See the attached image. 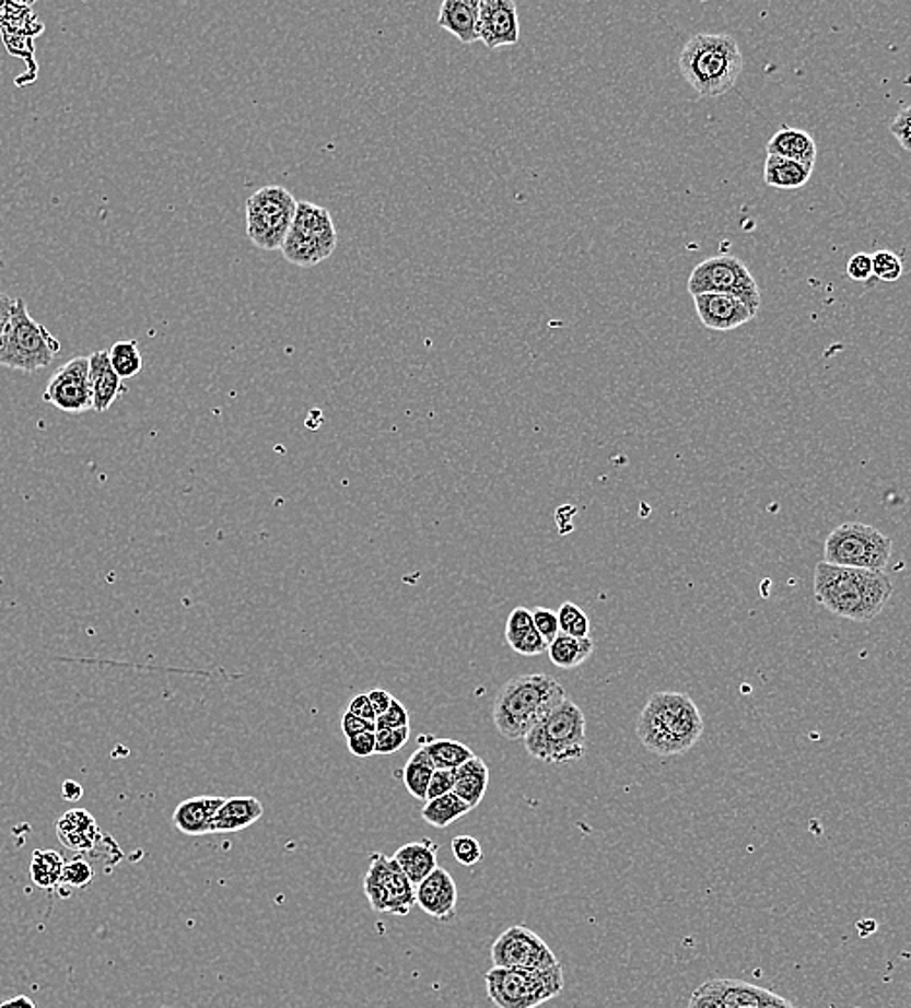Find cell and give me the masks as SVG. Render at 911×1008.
<instances>
[{
    "instance_id": "4fadbf2b",
    "label": "cell",
    "mask_w": 911,
    "mask_h": 1008,
    "mask_svg": "<svg viewBox=\"0 0 911 1008\" xmlns=\"http://www.w3.org/2000/svg\"><path fill=\"white\" fill-rule=\"evenodd\" d=\"M689 1008H795L790 1000L739 980H710L690 997Z\"/></svg>"
},
{
    "instance_id": "7402d4cb",
    "label": "cell",
    "mask_w": 911,
    "mask_h": 1008,
    "mask_svg": "<svg viewBox=\"0 0 911 1008\" xmlns=\"http://www.w3.org/2000/svg\"><path fill=\"white\" fill-rule=\"evenodd\" d=\"M479 0H444L439 9V26L458 37L462 44H476Z\"/></svg>"
},
{
    "instance_id": "9c48e42d",
    "label": "cell",
    "mask_w": 911,
    "mask_h": 1008,
    "mask_svg": "<svg viewBox=\"0 0 911 1008\" xmlns=\"http://www.w3.org/2000/svg\"><path fill=\"white\" fill-rule=\"evenodd\" d=\"M336 247L338 231L330 212L323 206L313 204L307 200L297 202L295 220L291 223L290 233L281 247L285 260H290L291 265L311 268L330 257Z\"/></svg>"
},
{
    "instance_id": "30bf717a",
    "label": "cell",
    "mask_w": 911,
    "mask_h": 1008,
    "mask_svg": "<svg viewBox=\"0 0 911 1008\" xmlns=\"http://www.w3.org/2000/svg\"><path fill=\"white\" fill-rule=\"evenodd\" d=\"M297 200L280 185L256 190L247 200V235L256 247L281 250L295 220Z\"/></svg>"
},
{
    "instance_id": "b9f144b4",
    "label": "cell",
    "mask_w": 911,
    "mask_h": 1008,
    "mask_svg": "<svg viewBox=\"0 0 911 1008\" xmlns=\"http://www.w3.org/2000/svg\"><path fill=\"white\" fill-rule=\"evenodd\" d=\"M452 792H454V770H435L429 789H427V801H433L436 797H443Z\"/></svg>"
},
{
    "instance_id": "ac0fdd59",
    "label": "cell",
    "mask_w": 911,
    "mask_h": 1008,
    "mask_svg": "<svg viewBox=\"0 0 911 1008\" xmlns=\"http://www.w3.org/2000/svg\"><path fill=\"white\" fill-rule=\"evenodd\" d=\"M458 904V887L452 879L451 872L436 867L421 884L416 887V906L421 907L427 915L446 922L456 912Z\"/></svg>"
},
{
    "instance_id": "74e56055",
    "label": "cell",
    "mask_w": 911,
    "mask_h": 1008,
    "mask_svg": "<svg viewBox=\"0 0 911 1008\" xmlns=\"http://www.w3.org/2000/svg\"><path fill=\"white\" fill-rule=\"evenodd\" d=\"M452 855L464 867H474L483 859V847L477 837L456 836L451 844Z\"/></svg>"
},
{
    "instance_id": "d6a6232c",
    "label": "cell",
    "mask_w": 911,
    "mask_h": 1008,
    "mask_svg": "<svg viewBox=\"0 0 911 1008\" xmlns=\"http://www.w3.org/2000/svg\"><path fill=\"white\" fill-rule=\"evenodd\" d=\"M109 361H112L113 368H115V373L120 378H132L144 367V361H142L138 343L135 340L115 343L109 350Z\"/></svg>"
},
{
    "instance_id": "d6986e66",
    "label": "cell",
    "mask_w": 911,
    "mask_h": 1008,
    "mask_svg": "<svg viewBox=\"0 0 911 1008\" xmlns=\"http://www.w3.org/2000/svg\"><path fill=\"white\" fill-rule=\"evenodd\" d=\"M57 836L65 847L77 854H90L102 840V830L84 809H70L57 822Z\"/></svg>"
},
{
    "instance_id": "d4e9b609",
    "label": "cell",
    "mask_w": 911,
    "mask_h": 1008,
    "mask_svg": "<svg viewBox=\"0 0 911 1008\" xmlns=\"http://www.w3.org/2000/svg\"><path fill=\"white\" fill-rule=\"evenodd\" d=\"M436 854H439V846L435 842L421 840V842H411V844L401 846L394 854V859L400 865L401 871L408 875L411 884L418 887L439 867Z\"/></svg>"
},
{
    "instance_id": "ee69618b",
    "label": "cell",
    "mask_w": 911,
    "mask_h": 1008,
    "mask_svg": "<svg viewBox=\"0 0 911 1008\" xmlns=\"http://www.w3.org/2000/svg\"><path fill=\"white\" fill-rule=\"evenodd\" d=\"M890 132L895 134L902 148L911 152V105L898 113L895 122L890 125Z\"/></svg>"
},
{
    "instance_id": "e0dca14e",
    "label": "cell",
    "mask_w": 911,
    "mask_h": 1008,
    "mask_svg": "<svg viewBox=\"0 0 911 1008\" xmlns=\"http://www.w3.org/2000/svg\"><path fill=\"white\" fill-rule=\"evenodd\" d=\"M692 300H694L700 323L706 326L708 330L727 332V330H735L739 326L747 325L749 320L757 317L755 308H750L745 301L729 293H704Z\"/></svg>"
},
{
    "instance_id": "7dc6e473",
    "label": "cell",
    "mask_w": 911,
    "mask_h": 1008,
    "mask_svg": "<svg viewBox=\"0 0 911 1008\" xmlns=\"http://www.w3.org/2000/svg\"><path fill=\"white\" fill-rule=\"evenodd\" d=\"M341 731H343V735H346V739L355 737V735L359 734H366V731L376 734V724H373V722H366V719L363 718H358V716H353L351 712L346 710V712H343V716H341Z\"/></svg>"
},
{
    "instance_id": "4316f807",
    "label": "cell",
    "mask_w": 911,
    "mask_h": 1008,
    "mask_svg": "<svg viewBox=\"0 0 911 1008\" xmlns=\"http://www.w3.org/2000/svg\"><path fill=\"white\" fill-rule=\"evenodd\" d=\"M813 167L815 165L792 162L780 155H768L767 163H764V183L768 187L784 188V190L805 187L813 175Z\"/></svg>"
},
{
    "instance_id": "7bdbcfd3",
    "label": "cell",
    "mask_w": 911,
    "mask_h": 1008,
    "mask_svg": "<svg viewBox=\"0 0 911 1008\" xmlns=\"http://www.w3.org/2000/svg\"><path fill=\"white\" fill-rule=\"evenodd\" d=\"M848 276L853 282H867L873 276V257L867 253H857L848 260Z\"/></svg>"
},
{
    "instance_id": "3957f363",
    "label": "cell",
    "mask_w": 911,
    "mask_h": 1008,
    "mask_svg": "<svg viewBox=\"0 0 911 1008\" xmlns=\"http://www.w3.org/2000/svg\"><path fill=\"white\" fill-rule=\"evenodd\" d=\"M564 699L561 681L549 673L512 677L494 696V727L509 741H524Z\"/></svg>"
},
{
    "instance_id": "52a82bcc",
    "label": "cell",
    "mask_w": 911,
    "mask_h": 1008,
    "mask_svg": "<svg viewBox=\"0 0 911 1008\" xmlns=\"http://www.w3.org/2000/svg\"><path fill=\"white\" fill-rule=\"evenodd\" d=\"M60 353V342L27 313L26 301L16 300L7 332L0 342V367L35 373L49 367Z\"/></svg>"
},
{
    "instance_id": "4dcf8cb0",
    "label": "cell",
    "mask_w": 911,
    "mask_h": 1008,
    "mask_svg": "<svg viewBox=\"0 0 911 1008\" xmlns=\"http://www.w3.org/2000/svg\"><path fill=\"white\" fill-rule=\"evenodd\" d=\"M469 811H474V809L468 804H464L460 797L452 792V794L443 795V797H436L433 801H427L421 817L433 829H446L454 822L460 821L462 817H466Z\"/></svg>"
},
{
    "instance_id": "ba28073f",
    "label": "cell",
    "mask_w": 911,
    "mask_h": 1008,
    "mask_svg": "<svg viewBox=\"0 0 911 1008\" xmlns=\"http://www.w3.org/2000/svg\"><path fill=\"white\" fill-rule=\"evenodd\" d=\"M895 541L886 534L861 521H845L828 534L825 563L863 571H886Z\"/></svg>"
},
{
    "instance_id": "816d5d0a",
    "label": "cell",
    "mask_w": 911,
    "mask_h": 1008,
    "mask_svg": "<svg viewBox=\"0 0 911 1008\" xmlns=\"http://www.w3.org/2000/svg\"><path fill=\"white\" fill-rule=\"evenodd\" d=\"M82 795H84V789H82V786L77 784V782L69 780V782H65V784H62V797H65L67 801H70V804L78 801Z\"/></svg>"
},
{
    "instance_id": "8992f818",
    "label": "cell",
    "mask_w": 911,
    "mask_h": 1008,
    "mask_svg": "<svg viewBox=\"0 0 911 1008\" xmlns=\"http://www.w3.org/2000/svg\"><path fill=\"white\" fill-rule=\"evenodd\" d=\"M487 997L497 1008H537L559 997L564 987V970L491 968L486 974Z\"/></svg>"
},
{
    "instance_id": "7c38bea8",
    "label": "cell",
    "mask_w": 911,
    "mask_h": 1008,
    "mask_svg": "<svg viewBox=\"0 0 911 1008\" xmlns=\"http://www.w3.org/2000/svg\"><path fill=\"white\" fill-rule=\"evenodd\" d=\"M363 892L376 914L408 915L416 906V887L394 857L375 852L363 877Z\"/></svg>"
},
{
    "instance_id": "8d00e7d4",
    "label": "cell",
    "mask_w": 911,
    "mask_h": 1008,
    "mask_svg": "<svg viewBox=\"0 0 911 1008\" xmlns=\"http://www.w3.org/2000/svg\"><path fill=\"white\" fill-rule=\"evenodd\" d=\"M95 871L92 865L84 862V859H72L69 864L65 865L62 869V880L60 884L62 887H69V889H85L92 880H94Z\"/></svg>"
},
{
    "instance_id": "bcb514c9",
    "label": "cell",
    "mask_w": 911,
    "mask_h": 1008,
    "mask_svg": "<svg viewBox=\"0 0 911 1008\" xmlns=\"http://www.w3.org/2000/svg\"><path fill=\"white\" fill-rule=\"evenodd\" d=\"M348 749H350L353 757L358 759H369L371 754H375L376 749V735L366 731V734H359L355 737H350L348 739Z\"/></svg>"
},
{
    "instance_id": "f546056e",
    "label": "cell",
    "mask_w": 911,
    "mask_h": 1008,
    "mask_svg": "<svg viewBox=\"0 0 911 1008\" xmlns=\"http://www.w3.org/2000/svg\"><path fill=\"white\" fill-rule=\"evenodd\" d=\"M65 857L55 849H35L30 862V879L37 889L55 890L62 880Z\"/></svg>"
},
{
    "instance_id": "ab89813d",
    "label": "cell",
    "mask_w": 911,
    "mask_h": 1008,
    "mask_svg": "<svg viewBox=\"0 0 911 1008\" xmlns=\"http://www.w3.org/2000/svg\"><path fill=\"white\" fill-rule=\"evenodd\" d=\"M532 616H534V626H536L537 633L544 636V641H546L547 644H551V642L561 634L559 617H557V613L551 611V609L536 607V609L532 611Z\"/></svg>"
},
{
    "instance_id": "db71d44e",
    "label": "cell",
    "mask_w": 911,
    "mask_h": 1008,
    "mask_svg": "<svg viewBox=\"0 0 911 1008\" xmlns=\"http://www.w3.org/2000/svg\"><path fill=\"white\" fill-rule=\"evenodd\" d=\"M0 1008H10L9 1003H7V1000H4V1003H0Z\"/></svg>"
},
{
    "instance_id": "5b68a950",
    "label": "cell",
    "mask_w": 911,
    "mask_h": 1008,
    "mask_svg": "<svg viewBox=\"0 0 911 1008\" xmlns=\"http://www.w3.org/2000/svg\"><path fill=\"white\" fill-rule=\"evenodd\" d=\"M524 747L532 759L549 764H567L586 754V716L569 696L537 724L526 737Z\"/></svg>"
},
{
    "instance_id": "836d02e7",
    "label": "cell",
    "mask_w": 911,
    "mask_h": 1008,
    "mask_svg": "<svg viewBox=\"0 0 911 1008\" xmlns=\"http://www.w3.org/2000/svg\"><path fill=\"white\" fill-rule=\"evenodd\" d=\"M557 617H559V624H561V633L574 636V638H589L588 616L576 603L564 601L559 607Z\"/></svg>"
},
{
    "instance_id": "1f68e13d",
    "label": "cell",
    "mask_w": 911,
    "mask_h": 1008,
    "mask_svg": "<svg viewBox=\"0 0 911 1008\" xmlns=\"http://www.w3.org/2000/svg\"><path fill=\"white\" fill-rule=\"evenodd\" d=\"M429 759L433 761L436 770L460 769L464 762L471 761L476 754L468 745L454 741V739H431L423 745Z\"/></svg>"
},
{
    "instance_id": "60d3db41",
    "label": "cell",
    "mask_w": 911,
    "mask_h": 1008,
    "mask_svg": "<svg viewBox=\"0 0 911 1008\" xmlns=\"http://www.w3.org/2000/svg\"><path fill=\"white\" fill-rule=\"evenodd\" d=\"M409 726V712L400 701L394 699L390 708L383 716L376 718V731L381 729H398V727Z\"/></svg>"
},
{
    "instance_id": "ffe728a7",
    "label": "cell",
    "mask_w": 911,
    "mask_h": 1008,
    "mask_svg": "<svg viewBox=\"0 0 911 1008\" xmlns=\"http://www.w3.org/2000/svg\"><path fill=\"white\" fill-rule=\"evenodd\" d=\"M223 797L198 795L179 804L173 812V824L187 836H205L212 834L213 819L222 807Z\"/></svg>"
},
{
    "instance_id": "f35d334b",
    "label": "cell",
    "mask_w": 911,
    "mask_h": 1008,
    "mask_svg": "<svg viewBox=\"0 0 911 1008\" xmlns=\"http://www.w3.org/2000/svg\"><path fill=\"white\" fill-rule=\"evenodd\" d=\"M409 731V726L376 731V754H394L401 751L404 745L408 743Z\"/></svg>"
},
{
    "instance_id": "f5cc1de1",
    "label": "cell",
    "mask_w": 911,
    "mask_h": 1008,
    "mask_svg": "<svg viewBox=\"0 0 911 1008\" xmlns=\"http://www.w3.org/2000/svg\"><path fill=\"white\" fill-rule=\"evenodd\" d=\"M10 1008H37L34 1000L26 997V995H17L14 999L7 1000Z\"/></svg>"
},
{
    "instance_id": "7a4b0ae2",
    "label": "cell",
    "mask_w": 911,
    "mask_h": 1008,
    "mask_svg": "<svg viewBox=\"0 0 911 1008\" xmlns=\"http://www.w3.org/2000/svg\"><path fill=\"white\" fill-rule=\"evenodd\" d=\"M636 735L644 749L657 757H679L704 735V719L697 702L685 692H654L640 712Z\"/></svg>"
},
{
    "instance_id": "f907efd6",
    "label": "cell",
    "mask_w": 911,
    "mask_h": 1008,
    "mask_svg": "<svg viewBox=\"0 0 911 1008\" xmlns=\"http://www.w3.org/2000/svg\"><path fill=\"white\" fill-rule=\"evenodd\" d=\"M14 305H16V300H12L10 295L0 291V342H2L4 332H7V326H9L10 317H12Z\"/></svg>"
},
{
    "instance_id": "44dd1931",
    "label": "cell",
    "mask_w": 911,
    "mask_h": 1008,
    "mask_svg": "<svg viewBox=\"0 0 911 1008\" xmlns=\"http://www.w3.org/2000/svg\"><path fill=\"white\" fill-rule=\"evenodd\" d=\"M87 361H90V386H92V396H94V411L103 413L119 400L120 394L125 392L122 378L113 368L109 351H95L87 358Z\"/></svg>"
},
{
    "instance_id": "6da1fadb",
    "label": "cell",
    "mask_w": 911,
    "mask_h": 1008,
    "mask_svg": "<svg viewBox=\"0 0 911 1008\" xmlns=\"http://www.w3.org/2000/svg\"><path fill=\"white\" fill-rule=\"evenodd\" d=\"M813 590L818 603L830 613L855 623H869L885 611L895 584L886 571L875 573L822 561L815 566Z\"/></svg>"
},
{
    "instance_id": "5bb4252c",
    "label": "cell",
    "mask_w": 911,
    "mask_h": 1008,
    "mask_svg": "<svg viewBox=\"0 0 911 1008\" xmlns=\"http://www.w3.org/2000/svg\"><path fill=\"white\" fill-rule=\"evenodd\" d=\"M494 968L549 970L561 964L546 940L526 925H514L494 940L491 947Z\"/></svg>"
},
{
    "instance_id": "681fc988",
    "label": "cell",
    "mask_w": 911,
    "mask_h": 1008,
    "mask_svg": "<svg viewBox=\"0 0 911 1008\" xmlns=\"http://www.w3.org/2000/svg\"><path fill=\"white\" fill-rule=\"evenodd\" d=\"M366 696H369V701H371L373 708H375L376 718L386 714L394 701L393 694L388 691H383V689H375V691L369 692Z\"/></svg>"
},
{
    "instance_id": "603a6c76",
    "label": "cell",
    "mask_w": 911,
    "mask_h": 1008,
    "mask_svg": "<svg viewBox=\"0 0 911 1008\" xmlns=\"http://www.w3.org/2000/svg\"><path fill=\"white\" fill-rule=\"evenodd\" d=\"M265 814V805L256 797H230L223 801L220 811L213 819V832L227 834L253 827Z\"/></svg>"
},
{
    "instance_id": "e575fe53",
    "label": "cell",
    "mask_w": 911,
    "mask_h": 1008,
    "mask_svg": "<svg viewBox=\"0 0 911 1008\" xmlns=\"http://www.w3.org/2000/svg\"><path fill=\"white\" fill-rule=\"evenodd\" d=\"M504 638L516 654L528 656V658L529 656H539V654H544L549 648V644L544 641V636L537 633L536 626H529L526 631H519V633L504 636Z\"/></svg>"
},
{
    "instance_id": "f6af8a7d",
    "label": "cell",
    "mask_w": 911,
    "mask_h": 1008,
    "mask_svg": "<svg viewBox=\"0 0 911 1008\" xmlns=\"http://www.w3.org/2000/svg\"><path fill=\"white\" fill-rule=\"evenodd\" d=\"M529 626H534V616H532V611H529L528 607H516V609H512L511 616L506 619L504 636H511V634L519 633V631H526Z\"/></svg>"
},
{
    "instance_id": "f1b7e54d",
    "label": "cell",
    "mask_w": 911,
    "mask_h": 1008,
    "mask_svg": "<svg viewBox=\"0 0 911 1008\" xmlns=\"http://www.w3.org/2000/svg\"><path fill=\"white\" fill-rule=\"evenodd\" d=\"M435 770V764L429 759L423 747H419L418 751L409 757V761L400 772V778L404 780V786L411 797L427 804V789H429Z\"/></svg>"
},
{
    "instance_id": "9a60e30c",
    "label": "cell",
    "mask_w": 911,
    "mask_h": 1008,
    "mask_svg": "<svg viewBox=\"0 0 911 1008\" xmlns=\"http://www.w3.org/2000/svg\"><path fill=\"white\" fill-rule=\"evenodd\" d=\"M43 400L65 413H84L94 410V396L90 386V361L74 358L52 375L43 392Z\"/></svg>"
},
{
    "instance_id": "2e32d148",
    "label": "cell",
    "mask_w": 911,
    "mask_h": 1008,
    "mask_svg": "<svg viewBox=\"0 0 911 1008\" xmlns=\"http://www.w3.org/2000/svg\"><path fill=\"white\" fill-rule=\"evenodd\" d=\"M479 42L489 49L509 47L519 42L518 9L512 0H479Z\"/></svg>"
},
{
    "instance_id": "277c9868",
    "label": "cell",
    "mask_w": 911,
    "mask_h": 1008,
    "mask_svg": "<svg viewBox=\"0 0 911 1008\" xmlns=\"http://www.w3.org/2000/svg\"><path fill=\"white\" fill-rule=\"evenodd\" d=\"M679 70L697 94L717 97L727 94L741 77V49L732 35H694L682 47Z\"/></svg>"
},
{
    "instance_id": "484cf974",
    "label": "cell",
    "mask_w": 911,
    "mask_h": 1008,
    "mask_svg": "<svg viewBox=\"0 0 911 1008\" xmlns=\"http://www.w3.org/2000/svg\"><path fill=\"white\" fill-rule=\"evenodd\" d=\"M489 787V769L486 761L474 757L471 761L464 762L460 769L454 770V794L460 797L464 804L471 809L483 801Z\"/></svg>"
},
{
    "instance_id": "cb8c5ba5",
    "label": "cell",
    "mask_w": 911,
    "mask_h": 1008,
    "mask_svg": "<svg viewBox=\"0 0 911 1008\" xmlns=\"http://www.w3.org/2000/svg\"><path fill=\"white\" fill-rule=\"evenodd\" d=\"M768 155H780L792 162L815 165L817 162V142L805 130L782 127L768 140Z\"/></svg>"
},
{
    "instance_id": "8fae6325",
    "label": "cell",
    "mask_w": 911,
    "mask_h": 1008,
    "mask_svg": "<svg viewBox=\"0 0 911 1008\" xmlns=\"http://www.w3.org/2000/svg\"><path fill=\"white\" fill-rule=\"evenodd\" d=\"M687 288L692 297L704 295V293H729L745 301L757 313L762 303L760 288H758L755 276L750 274L749 266L729 255L702 260L690 272Z\"/></svg>"
},
{
    "instance_id": "83f0119b",
    "label": "cell",
    "mask_w": 911,
    "mask_h": 1008,
    "mask_svg": "<svg viewBox=\"0 0 911 1008\" xmlns=\"http://www.w3.org/2000/svg\"><path fill=\"white\" fill-rule=\"evenodd\" d=\"M547 652L554 666L562 667V669H574V667L582 666L594 654V641L574 638V636L561 633L549 644Z\"/></svg>"
},
{
    "instance_id": "d590c367",
    "label": "cell",
    "mask_w": 911,
    "mask_h": 1008,
    "mask_svg": "<svg viewBox=\"0 0 911 1008\" xmlns=\"http://www.w3.org/2000/svg\"><path fill=\"white\" fill-rule=\"evenodd\" d=\"M903 274L902 260L890 250H878L873 255V276L883 282H898Z\"/></svg>"
},
{
    "instance_id": "c3c4849f",
    "label": "cell",
    "mask_w": 911,
    "mask_h": 1008,
    "mask_svg": "<svg viewBox=\"0 0 911 1008\" xmlns=\"http://www.w3.org/2000/svg\"><path fill=\"white\" fill-rule=\"evenodd\" d=\"M348 712H351V714L358 716V718H363L366 719V722L376 724L375 708H373V704H371L366 694H358V696L350 702Z\"/></svg>"
}]
</instances>
